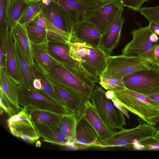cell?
<instances>
[{"mask_svg":"<svg viewBox=\"0 0 159 159\" xmlns=\"http://www.w3.org/2000/svg\"><path fill=\"white\" fill-rule=\"evenodd\" d=\"M33 85L34 88L37 90L40 89L42 87L41 82L39 79L34 78L33 82Z\"/></svg>","mask_w":159,"mask_h":159,"instance_id":"obj_43","label":"cell"},{"mask_svg":"<svg viewBox=\"0 0 159 159\" xmlns=\"http://www.w3.org/2000/svg\"><path fill=\"white\" fill-rule=\"evenodd\" d=\"M44 72L50 82L85 102L90 100L95 83L84 72L58 61Z\"/></svg>","mask_w":159,"mask_h":159,"instance_id":"obj_1","label":"cell"},{"mask_svg":"<svg viewBox=\"0 0 159 159\" xmlns=\"http://www.w3.org/2000/svg\"><path fill=\"white\" fill-rule=\"evenodd\" d=\"M33 123L37 134L43 141L53 145L65 147L71 143L57 126L43 123Z\"/></svg>","mask_w":159,"mask_h":159,"instance_id":"obj_17","label":"cell"},{"mask_svg":"<svg viewBox=\"0 0 159 159\" xmlns=\"http://www.w3.org/2000/svg\"><path fill=\"white\" fill-rule=\"evenodd\" d=\"M20 106L45 110L62 115L72 114L65 107L45 97L35 89L21 85L18 87Z\"/></svg>","mask_w":159,"mask_h":159,"instance_id":"obj_11","label":"cell"},{"mask_svg":"<svg viewBox=\"0 0 159 159\" xmlns=\"http://www.w3.org/2000/svg\"><path fill=\"white\" fill-rule=\"evenodd\" d=\"M153 50L157 65L159 66V44L158 43L154 44Z\"/></svg>","mask_w":159,"mask_h":159,"instance_id":"obj_42","label":"cell"},{"mask_svg":"<svg viewBox=\"0 0 159 159\" xmlns=\"http://www.w3.org/2000/svg\"><path fill=\"white\" fill-rule=\"evenodd\" d=\"M42 1L30 4L25 11L18 23L26 27L35 16L40 11Z\"/></svg>","mask_w":159,"mask_h":159,"instance_id":"obj_34","label":"cell"},{"mask_svg":"<svg viewBox=\"0 0 159 159\" xmlns=\"http://www.w3.org/2000/svg\"><path fill=\"white\" fill-rule=\"evenodd\" d=\"M30 4L26 0H10L7 15L9 30H12L14 28Z\"/></svg>","mask_w":159,"mask_h":159,"instance_id":"obj_28","label":"cell"},{"mask_svg":"<svg viewBox=\"0 0 159 159\" xmlns=\"http://www.w3.org/2000/svg\"><path fill=\"white\" fill-rule=\"evenodd\" d=\"M1 112L5 113L10 118L19 113L21 109L17 107L0 90Z\"/></svg>","mask_w":159,"mask_h":159,"instance_id":"obj_32","label":"cell"},{"mask_svg":"<svg viewBox=\"0 0 159 159\" xmlns=\"http://www.w3.org/2000/svg\"><path fill=\"white\" fill-rule=\"evenodd\" d=\"M57 2L71 34L75 24L86 20L103 4L98 0H57Z\"/></svg>","mask_w":159,"mask_h":159,"instance_id":"obj_8","label":"cell"},{"mask_svg":"<svg viewBox=\"0 0 159 159\" xmlns=\"http://www.w3.org/2000/svg\"><path fill=\"white\" fill-rule=\"evenodd\" d=\"M152 32L156 35L159 39V25L151 22H149L148 26Z\"/></svg>","mask_w":159,"mask_h":159,"instance_id":"obj_41","label":"cell"},{"mask_svg":"<svg viewBox=\"0 0 159 159\" xmlns=\"http://www.w3.org/2000/svg\"><path fill=\"white\" fill-rule=\"evenodd\" d=\"M77 118L76 140L71 143L73 149L100 147L98 134L93 126L79 112L75 113Z\"/></svg>","mask_w":159,"mask_h":159,"instance_id":"obj_14","label":"cell"},{"mask_svg":"<svg viewBox=\"0 0 159 159\" xmlns=\"http://www.w3.org/2000/svg\"><path fill=\"white\" fill-rule=\"evenodd\" d=\"M8 126L11 134L15 137L30 143L37 142L40 137L29 115L26 107L8 119Z\"/></svg>","mask_w":159,"mask_h":159,"instance_id":"obj_12","label":"cell"},{"mask_svg":"<svg viewBox=\"0 0 159 159\" xmlns=\"http://www.w3.org/2000/svg\"><path fill=\"white\" fill-rule=\"evenodd\" d=\"M48 48L51 55L58 61L84 72L77 62L70 56L69 44L48 42Z\"/></svg>","mask_w":159,"mask_h":159,"instance_id":"obj_22","label":"cell"},{"mask_svg":"<svg viewBox=\"0 0 159 159\" xmlns=\"http://www.w3.org/2000/svg\"><path fill=\"white\" fill-rule=\"evenodd\" d=\"M98 1L101 2L102 4L105 3V0H98Z\"/></svg>","mask_w":159,"mask_h":159,"instance_id":"obj_51","label":"cell"},{"mask_svg":"<svg viewBox=\"0 0 159 159\" xmlns=\"http://www.w3.org/2000/svg\"><path fill=\"white\" fill-rule=\"evenodd\" d=\"M31 70L34 79H39L42 84L41 89L37 90L43 95L66 107L63 101L55 92L50 82L44 72L35 64L34 69Z\"/></svg>","mask_w":159,"mask_h":159,"instance_id":"obj_27","label":"cell"},{"mask_svg":"<svg viewBox=\"0 0 159 159\" xmlns=\"http://www.w3.org/2000/svg\"><path fill=\"white\" fill-rule=\"evenodd\" d=\"M149 39L152 42L154 43H157L159 39L157 36L153 33H152L150 35Z\"/></svg>","mask_w":159,"mask_h":159,"instance_id":"obj_45","label":"cell"},{"mask_svg":"<svg viewBox=\"0 0 159 159\" xmlns=\"http://www.w3.org/2000/svg\"><path fill=\"white\" fill-rule=\"evenodd\" d=\"M152 33L148 26L133 29L131 32L132 39L123 48L122 54L143 58L148 60L152 66H157L153 50L155 43L149 39Z\"/></svg>","mask_w":159,"mask_h":159,"instance_id":"obj_10","label":"cell"},{"mask_svg":"<svg viewBox=\"0 0 159 159\" xmlns=\"http://www.w3.org/2000/svg\"><path fill=\"white\" fill-rule=\"evenodd\" d=\"M113 98L145 123L154 126L159 117V103L144 95L125 89L113 91Z\"/></svg>","mask_w":159,"mask_h":159,"instance_id":"obj_3","label":"cell"},{"mask_svg":"<svg viewBox=\"0 0 159 159\" xmlns=\"http://www.w3.org/2000/svg\"><path fill=\"white\" fill-rule=\"evenodd\" d=\"M157 129L153 126L146 123L141 124L135 128H124L104 139L100 140V147H124L133 145L136 141L141 142L153 138Z\"/></svg>","mask_w":159,"mask_h":159,"instance_id":"obj_7","label":"cell"},{"mask_svg":"<svg viewBox=\"0 0 159 159\" xmlns=\"http://www.w3.org/2000/svg\"><path fill=\"white\" fill-rule=\"evenodd\" d=\"M154 138L159 140V129L156 130L154 135Z\"/></svg>","mask_w":159,"mask_h":159,"instance_id":"obj_48","label":"cell"},{"mask_svg":"<svg viewBox=\"0 0 159 159\" xmlns=\"http://www.w3.org/2000/svg\"><path fill=\"white\" fill-rule=\"evenodd\" d=\"M147 60L137 56L122 55L108 56L106 68L100 75L122 79L124 77L141 70L150 68Z\"/></svg>","mask_w":159,"mask_h":159,"instance_id":"obj_6","label":"cell"},{"mask_svg":"<svg viewBox=\"0 0 159 159\" xmlns=\"http://www.w3.org/2000/svg\"><path fill=\"white\" fill-rule=\"evenodd\" d=\"M124 7L119 1L105 2L94 10L86 20L94 25L101 32L122 16Z\"/></svg>","mask_w":159,"mask_h":159,"instance_id":"obj_13","label":"cell"},{"mask_svg":"<svg viewBox=\"0 0 159 159\" xmlns=\"http://www.w3.org/2000/svg\"><path fill=\"white\" fill-rule=\"evenodd\" d=\"M80 112L95 129L99 141L105 139L114 133L110 130L103 122L90 100L84 102Z\"/></svg>","mask_w":159,"mask_h":159,"instance_id":"obj_18","label":"cell"},{"mask_svg":"<svg viewBox=\"0 0 159 159\" xmlns=\"http://www.w3.org/2000/svg\"><path fill=\"white\" fill-rule=\"evenodd\" d=\"M69 55L95 83L104 70L107 56L100 46L93 47L85 43L71 41Z\"/></svg>","mask_w":159,"mask_h":159,"instance_id":"obj_2","label":"cell"},{"mask_svg":"<svg viewBox=\"0 0 159 159\" xmlns=\"http://www.w3.org/2000/svg\"><path fill=\"white\" fill-rule=\"evenodd\" d=\"M99 77V84L107 90H122L126 89L122 79L103 75Z\"/></svg>","mask_w":159,"mask_h":159,"instance_id":"obj_31","label":"cell"},{"mask_svg":"<svg viewBox=\"0 0 159 159\" xmlns=\"http://www.w3.org/2000/svg\"><path fill=\"white\" fill-rule=\"evenodd\" d=\"M116 1H119V0H105V2Z\"/></svg>","mask_w":159,"mask_h":159,"instance_id":"obj_50","label":"cell"},{"mask_svg":"<svg viewBox=\"0 0 159 159\" xmlns=\"http://www.w3.org/2000/svg\"><path fill=\"white\" fill-rule=\"evenodd\" d=\"M148 0H119L121 4L135 11H138L143 4Z\"/></svg>","mask_w":159,"mask_h":159,"instance_id":"obj_36","label":"cell"},{"mask_svg":"<svg viewBox=\"0 0 159 159\" xmlns=\"http://www.w3.org/2000/svg\"><path fill=\"white\" fill-rule=\"evenodd\" d=\"M150 99L156 101L159 103V92L150 94L147 96Z\"/></svg>","mask_w":159,"mask_h":159,"instance_id":"obj_44","label":"cell"},{"mask_svg":"<svg viewBox=\"0 0 159 159\" xmlns=\"http://www.w3.org/2000/svg\"><path fill=\"white\" fill-rule=\"evenodd\" d=\"M50 82L56 93L71 113L78 112L81 109L85 102L82 99Z\"/></svg>","mask_w":159,"mask_h":159,"instance_id":"obj_24","label":"cell"},{"mask_svg":"<svg viewBox=\"0 0 159 159\" xmlns=\"http://www.w3.org/2000/svg\"><path fill=\"white\" fill-rule=\"evenodd\" d=\"M9 30L7 21L0 25V68H4L7 38Z\"/></svg>","mask_w":159,"mask_h":159,"instance_id":"obj_33","label":"cell"},{"mask_svg":"<svg viewBox=\"0 0 159 159\" xmlns=\"http://www.w3.org/2000/svg\"><path fill=\"white\" fill-rule=\"evenodd\" d=\"M102 34L94 25L85 20L74 26L71 41L85 43L93 47H99Z\"/></svg>","mask_w":159,"mask_h":159,"instance_id":"obj_15","label":"cell"},{"mask_svg":"<svg viewBox=\"0 0 159 159\" xmlns=\"http://www.w3.org/2000/svg\"><path fill=\"white\" fill-rule=\"evenodd\" d=\"M125 88L146 96L159 92V66H152L122 79Z\"/></svg>","mask_w":159,"mask_h":159,"instance_id":"obj_9","label":"cell"},{"mask_svg":"<svg viewBox=\"0 0 159 159\" xmlns=\"http://www.w3.org/2000/svg\"><path fill=\"white\" fill-rule=\"evenodd\" d=\"M106 92L102 87L95 84L90 99L94 109L107 127L115 132L116 129H121L126 125L123 112L107 98Z\"/></svg>","mask_w":159,"mask_h":159,"instance_id":"obj_4","label":"cell"},{"mask_svg":"<svg viewBox=\"0 0 159 159\" xmlns=\"http://www.w3.org/2000/svg\"><path fill=\"white\" fill-rule=\"evenodd\" d=\"M10 0H0V25L7 21Z\"/></svg>","mask_w":159,"mask_h":159,"instance_id":"obj_37","label":"cell"},{"mask_svg":"<svg viewBox=\"0 0 159 159\" xmlns=\"http://www.w3.org/2000/svg\"><path fill=\"white\" fill-rule=\"evenodd\" d=\"M41 11L45 21L48 42L69 44L71 33L57 1L47 6L42 3Z\"/></svg>","mask_w":159,"mask_h":159,"instance_id":"obj_5","label":"cell"},{"mask_svg":"<svg viewBox=\"0 0 159 159\" xmlns=\"http://www.w3.org/2000/svg\"><path fill=\"white\" fill-rule=\"evenodd\" d=\"M77 118L74 114L63 115L58 127L63 135L71 143L76 140Z\"/></svg>","mask_w":159,"mask_h":159,"instance_id":"obj_29","label":"cell"},{"mask_svg":"<svg viewBox=\"0 0 159 159\" xmlns=\"http://www.w3.org/2000/svg\"><path fill=\"white\" fill-rule=\"evenodd\" d=\"M140 14L149 22L159 25V5L152 7H143L139 10Z\"/></svg>","mask_w":159,"mask_h":159,"instance_id":"obj_35","label":"cell"},{"mask_svg":"<svg viewBox=\"0 0 159 159\" xmlns=\"http://www.w3.org/2000/svg\"><path fill=\"white\" fill-rule=\"evenodd\" d=\"M125 19L122 16L113 22L102 34L100 47L108 56L118 45Z\"/></svg>","mask_w":159,"mask_h":159,"instance_id":"obj_16","label":"cell"},{"mask_svg":"<svg viewBox=\"0 0 159 159\" xmlns=\"http://www.w3.org/2000/svg\"><path fill=\"white\" fill-rule=\"evenodd\" d=\"M18 86L8 76L4 68H0V90L17 107L22 109L19 103Z\"/></svg>","mask_w":159,"mask_h":159,"instance_id":"obj_26","label":"cell"},{"mask_svg":"<svg viewBox=\"0 0 159 159\" xmlns=\"http://www.w3.org/2000/svg\"><path fill=\"white\" fill-rule=\"evenodd\" d=\"M144 146L145 150H159V140L154 138L140 142Z\"/></svg>","mask_w":159,"mask_h":159,"instance_id":"obj_38","label":"cell"},{"mask_svg":"<svg viewBox=\"0 0 159 159\" xmlns=\"http://www.w3.org/2000/svg\"><path fill=\"white\" fill-rule=\"evenodd\" d=\"M38 25L46 29L45 20L40 11L35 16L32 20Z\"/></svg>","mask_w":159,"mask_h":159,"instance_id":"obj_39","label":"cell"},{"mask_svg":"<svg viewBox=\"0 0 159 159\" xmlns=\"http://www.w3.org/2000/svg\"><path fill=\"white\" fill-rule=\"evenodd\" d=\"M4 69L8 76L20 85V79L14 51L12 30H8L7 36Z\"/></svg>","mask_w":159,"mask_h":159,"instance_id":"obj_21","label":"cell"},{"mask_svg":"<svg viewBox=\"0 0 159 159\" xmlns=\"http://www.w3.org/2000/svg\"><path fill=\"white\" fill-rule=\"evenodd\" d=\"M27 2L30 4H32L34 3H36L42 0H26Z\"/></svg>","mask_w":159,"mask_h":159,"instance_id":"obj_49","label":"cell"},{"mask_svg":"<svg viewBox=\"0 0 159 159\" xmlns=\"http://www.w3.org/2000/svg\"><path fill=\"white\" fill-rule=\"evenodd\" d=\"M153 126L157 130L159 129V117L156 119L155 124Z\"/></svg>","mask_w":159,"mask_h":159,"instance_id":"obj_47","label":"cell"},{"mask_svg":"<svg viewBox=\"0 0 159 159\" xmlns=\"http://www.w3.org/2000/svg\"><path fill=\"white\" fill-rule=\"evenodd\" d=\"M48 40L39 43H31L34 64L44 72L49 70L58 61L49 53Z\"/></svg>","mask_w":159,"mask_h":159,"instance_id":"obj_20","label":"cell"},{"mask_svg":"<svg viewBox=\"0 0 159 159\" xmlns=\"http://www.w3.org/2000/svg\"><path fill=\"white\" fill-rule=\"evenodd\" d=\"M12 36L14 51L20 79V85L35 89L33 85L34 79L29 62L16 37L13 34Z\"/></svg>","mask_w":159,"mask_h":159,"instance_id":"obj_19","label":"cell"},{"mask_svg":"<svg viewBox=\"0 0 159 159\" xmlns=\"http://www.w3.org/2000/svg\"><path fill=\"white\" fill-rule=\"evenodd\" d=\"M114 94L113 91L112 90H107L106 93V95L107 97L110 99L113 98Z\"/></svg>","mask_w":159,"mask_h":159,"instance_id":"obj_46","label":"cell"},{"mask_svg":"<svg viewBox=\"0 0 159 159\" xmlns=\"http://www.w3.org/2000/svg\"><path fill=\"white\" fill-rule=\"evenodd\" d=\"M12 33L16 39L29 62L31 70L34 69V62L32 45L28 37L26 27L18 23L12 30Z\"/></svg>","mask_w":159,"mask_h":159,"instance_id":"obj_23","label":"cell"},{"mask_svg":"<svg viewBox=\"0 0 159 159\" xmlns=\"http://www.w3.org/2000/svg\"><path fill=\"white\" fill-rule=\"evenodd\" d=\"M111 99L112 100L114 105L123 112L128 119H129L130 117L128 113V110L114 99L111 98Z\"/></svg>","mask_w":159,"mask_h":159,"instance_id":"obj_40","label":"cell"},{"mask_svg":"<svg viewBox=\"0 0 159 159\" xmlns=\"http://www.w3.org/2000/svg\"><path fill=\"white\" fill-rule=\"evenodd\" d=\"M26 108L33 123H43L58 126L64 115L45 110L31 107Z\"/></svg>","mask_w":159,"mask_h":159,"instance_id":"obj_25","label":"cell"},{"mask_svg":"<svg viewBox=\"0 0 159 159\" xmlns=\"http://www.w3.org/2000/svg\"><path fill=\"white\" fill-rule=\"evenodd\" d=\"M26 29L31 43H40L48 40L46 29L34 21L31 20L26 26Z\"/></svg>","mask_w":159,"mask_h":159,"instance_id":"obj_30","label":"cell"}]
</instances>
